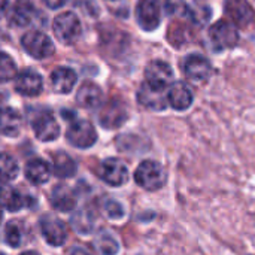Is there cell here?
I'll list each match as a JSON object with an SVG mask.
<instances>
[{
  "mask_svg": "<svg viewBox=\"0 0 255 255\" xmlns=\"http://www.w3.org/2000/svg\"><path fill=\"white\" fill-rule=\"evenodd\" d=\"M169 13L181 15L193 24L203 25L211 18V7L206 0H167Z\"/></svg>",
  "mask_w": 255,
  "mask_h": 255,
  "instance_id": "1",
  "label": "cell"
},
{
  "mask_svg": "<svg viewBox=\"0 0 255 255\" xmlns=\"http://www.w3.org/2000/svg\"><path fill=\"white\" fill-rule=\"evenodd\" d=\"M52 31L63 45H73L82 34V25L73 12H63L54 18Z\"/></svg>",
  "mask_w": 255,
  "mask_h": 255,
  "instance_id": "2",
  "label": "cell"
},
{
  "mask_svg": "<svg viewBox=\"0 0 255 255\" xmlns=\"http://www.w3.org/2000/svg\"><path fill=\"white\" fill-rule=\"evenodd\" d=\"M134 181L136 184L148 191L160 190L166 182V172L161 164L152 160L142 161L136 172H134Z\"/></svg>",
  "mask_w": 255,
  "mask_h": 255,
  "instance_id": "3",
  "label": "cell"
},
{
  "mask_svg": "<svg viewBox=\"0 0 255 255\" xmlns=\"http://www.w3.org/2000/svg\"><path fill=\"white\" fill-rule=\"evenodd\" d=\"M209 40H211V45L214 46L215 51L232 49L239 42L238 27L233 22L227 21V19H220V21H217L215 24L211 25V28H209Z\"/></svg>",
  "mask_w": 255,
  "mask_h": 255,
  "instance_id": "4",
  "label": "cell"
},
{
  "mask_svg": "<svg viewBox=\"0 0 255 255\" xmlns=\"http://www.w3.org/2000/svg\"><path fill=\"white\" fill-rule=\"evenodd\" d=\"M21 45L25 49V52L36 60H45V58L51 57L55 51L54 43L49 39V36H46L45 33L37 31V30L27 31L21 37Z\"/></svg>",
  "mask_w": 255,
  "mask_h": 255,
  "instance_id": "5",
  "label": "cell"
},
{
  "mask_svg": "<svg viewBox=\"0 0 255 255\" xmlns=\"http://www.w3.org/2000/svg\"><path fill=\"white\" fill-rule=\"evenodd\" d=\"M66 137L70 142V145H73L75 148L87 149L97 142V131L90 121L76 120L69 126L66 131Z\"/></svg>",
  "mask_w": 255,
  "mask_h": 255,
  "instance_id": "6",
  "label": "cell"
},
{
  "mask_svg": "<svg viewBox=\"0 0 255 255\" xmlns=\"http://www.w3.org/2000/svg\"><path fill=\"white\" fill-rule=\"evenodd\" d=\"M128 112L126 105L120 99H112L106 102L99 112V123L102 127L114 130L121 127L127 121Z\"/></svg>",
  "mask_w": 255,
  "mask_h": 255,
  "instance_id": "7",
  "label": "cell"
},
{
  "mask_svg": "<svg viewBox=\"0 0 255 255\" xmlns=\"http://www.w3.org/2000/svg\"><path fill=\"white\" fill-rule=\"evenodd\" d=\"M173 70L170 64L161 60H152L145 69V82L155 90L164 91L172 85Z\"/></svg>",
  "mask_w": 255,
  "mask_h": 255,
  "instance_id": "8",
  "label": "cell"
},
{
  "mask_svg": "<svg viewBox=\"0 0 255 255\" xmlns=\"http://www.w3.org/2000/svg\"><path fill=\"white\" fill-rule=\"evenodd\" d=\"M34 136L42 142H52L60 136V124L49 111H40L31 123Z\"/></svg>",
  "mask_w": 255,
  "mask_h": 255,
  "instance_id": "9",
  "label": "cell"
},
{
  "mask_svg": "<svg viewBox=\"0 0 255 255\" xmlns=\"http://www.w3.org/2000/svg\"><path fill=\"white\" fill-rule=\"evenodd\" d=\"M136 19L145 31H154L161 21V6L158 0H139L136 6Z\"/></svg>",
  "mask_w": 255,
  "mask_h": 255,
  "instance_id": "10",
  "label": "cell"
},
{
  "mask_svg": "<svg viewBox=\"0 0 255 255\" xmlns=\"http://www.w3.org/2000/svg\"><path fill=\"white\" fill-rule=\"evenodd\" d=\"M40 232L51 247H61L67 241V227L55 215H43L40 218Z\"/></svg>",
  "mask_w": 255,
  "mask_h": 255,
  "instance_id": "11",
  "label": "cell"
},
{
  "mask_svg": "<svg viewBox=\"0 0 255 255\" xmlns=\"http://www.w3.org/2000/svg\"><path fill=\"white\" fill-rule=\"evenodd\" d=\"M99 176L111 187H121L128 179V169L120 158H106L100 164Z\"/></svg>",
  "mask_w": 255,
  "mask_h": 255,
  "instance_id": "12",
  "label": "cell"
},
{
  "mask_svg": "<svg viewBox=\"0 0 255 255\" xmlns=\"http://www.w3.org/2000/svg\"><path fill=\"white\" fill-rule=\"evenodd\" d=\"M184 73L193 82H206L212 75V66L209 60L200 54H191L182 64Z\"/></svg>",
  "mask_w": 255,
  "mask_h": 255,
  "instance_id": "13",
  "label": "cell"
},
{
  "mask_svg": "<svg viewBox=\"0 0 255 255\" xmlns=\"http://www.w3.org/2000/svg\"><path fill=\"white\" fill-rule=\"evenodd\" d=\"M43 90L42 76L31 69H25L15 76V91L25 97H36Z\"/></svg>",
  "mask_w": 255,
  "mask_h": 255,
  "instance_id": "14",
  "label": "cell"
},
{
  "mask_svg": "<svg viewBox=\"0 0 255 255\" xmlns=\"http://www.w3.org/2000/svg\"><path fill=\"white\" fill-rule=\"evenodd\" d=\"M226 13L232 18V22L239 27H248L255 18L253 6L247 0H227Z\"/></svg>",
  "mask_w": 255,
  "mask_h": 255,
  "instance_id": "15",
  "label": "cell"
},
{
  "mask_svg": "<svg viewBox=\"0 0 255 255\" xmlns=\"http://www.w3.org/2000/svg\"><path fill=\"white\" fill-rule=\"evenodd\" d=\"M7 18L15 27H27L36 18V7L30 0H16L10 6Z\"/></svg>",
  "mask_w": 255,
  "mask_h": 255,
  "instance_id": "16",
  "label": "cell"
},
{
  "mask_svg": "<svg viewBox=\"0 0 255 255\" xmlns=\"http://www.w3.org/2000/svg\"><path fill=\"white\" fill-rule=\"evenodd\" d=\"M194 96L191 88L184 82H176L169 87L167 103L176 111H187L193 105Z\"/></svg>",
  "mask_w": 255,
  "mask_h": 255,
  "instance_id": "17",
  "label": "cell"
},
{
  "mask_svg": "<svg viewBox=\"0 0 255 255\" xmlns=\"http://www.w3.org/2000/svg\"><path fill=\"white\" fill-rule=\"evenodd\" d=\"M137 100L142 106L152 109V111H163L169 105L167 94H164V91L152 88L146 82H143L140 85V88L137 91Z\"/></svg>",
  "mask_w": 255,
  "mask_h": 255,
  "instance_id": "18",
  "label": "cell"
},
{
  "mask_svg": "<svg viewBox=\"0 0 255 255\" xmlns=\"http://www.w3.org/2000/svg\"><path fill=\"white\" fill-rule=\"evenodd\" d=\"M51 205L61 212H70L76 206V194L66 184H58L51 191Z\"/></svg>",
  "mask_w": 255,
  "mask_h": 255,
  "instance_id": "19",
  "label": "cell"
},
{
  "mask_svg": "<svg viewBox=\"0 0 255 255\" xmlns=\"http://www.w3.org/2000/svg\"><path fill=\"white\" fill-rule=\"evenodd\" d=\"M76 102L84 109H96L103 102V91L99 85L93 82H85L79 87L76 93Z\"/></svg>",
  "mask_w": 255,
  "mask_h": 255,
  "instance_id": "20",
  "label": "cell"
},
{
  "mask_svg": "<svg viewBox=\"0 0 255 255\" xmlns=\"http://www.w3.org/2000/svg\"><path fill=\"white\" fill-rule=\"evenodd\" d=\"M24 173H25V178L28 182H31L34 185H43L49 181L52 169L45 160L33 158L25 164Z\"/></svg>",
  "mask_w": 255,
  "mask_h": 255,
  "instance_id": "21",
  "label": "cell"
},
{
  "mask_svg": "<svg viewBox=\"0 0 255 255\" xmlns=\"http://www.w3.org/2000/svg\"><path fill=\"white\" fill-rule=\"evenodd\" d=\"M78 81V75L70 67H58L51 73V84L55 93L67 94L73 90Z\"/></svg>",
  "mask_w": 255,
  "mask_h": 255,
  "instance_id": "22",
  "label": "cell"
},
{
  "mask_svg": "<svg viewBox=\"0 0 255 255\" xmlns=\"http://www.w3.org/2000/svg\"><path fill=\"white\" fill-rule=\"evenodd\" d=\"M22 127L21 115L12 108L0 109V134L7 137H15L19 134Z\"/></svg>",
  "mask_w": 255,
  "mask_h": 255,
  "instance_id": "23",
  "label": "cell"
},
{
  "mask_svg": "<svg viewBox=\"0 0 255 255\" xmlns=\"http://www.w3.org/2000/svg\"><path fill=\"white\" fill-rule=\"evenodd\" d=\"M78 170L75 160L66 152H57L52 157V173L61 179L72 178Z\"/></svg>",
  "mask_w": 255,
  "mask_h": 255,
  "instance_id": "24",
  "label": "cell"
},
{
  "mask_svg": "<svg viewBox=\"0 0 255 255\" xmlns=\"http://www.w3.org/2000/svg\"><path fill=\"white\" fill-rule=\"evenodd\" d=\"M0 206L9 212H16L24 206V199L18 190L10 185H0Z\"/></svg>",
  "mask_w": 255,
  "mask_h": 255,
  "instance_id": "25",
  "label": "cell"
},
{
  "mask_svg": "<svg viewBox=\"0 0 255 255\" xmlns=\"http://www.w3.org/2000/svg\"><path fill=\"white\" fill-rule=\"evenodd\" d=\"M94 223H96V218L93 212L87 208L78 209L70 218V224L73 230H76L79 235H90L94 229Z\"/></svg>",
  "mask_w": 255,
  "mask_h": 255,
  "instance_id": "26",
  "label": "cell"
},
{
  "mask_svg": "<svg viewBox=\"0 0 255 255\" xmlns=\"http://www.w3.org/2000/svg\"><path fill=\"white\" fill-rule=\"evenodd\" d=\"M18 173H19V166L16 160L9 154L1 152L0 154V182L7 184L13 181L18 176Z\"/></svg>",
  "mask_w": 255,
  "mask_h": 255,
  "instance_id": "27",
  "label": "cell"
},
{
  "mask_svg": "<svg viewBox=\"0 0 255 255\" xmlns=\"http://www.w3.org/2000/svg\"><path fill=\"white\" fill-rule=\"evenodd\" d=\"M94 244H96V248L99 250V253L102 255H117L120 253V244L108 232L100 233L96 238Z\"/></svg>",
  "mask_w": 255,
  "mask_h": 255,
  "instance_id": "28",
  "label": "cell"
},
{
  "mask_svg": "<svg viewBox=\"0 0 255 255\" xmlns=\"http://www.w3.org/2000/svg\"><path fill=\"white\" fill-rule=\"evenodd\" d=\"M16 76V64L10 55L0 52V82L10 81Z\"/></svg>",
  "mask_w": 255,
  "mask_h": 255,
  "instance_id": "29",
  "label": "cell"
},
{
  "mask_svg": "<svg viewBox=\"0 0 255 255\" xmlns=\"http://www.w3.org/2000/svg\"><path fill=\"white\" fill-rule=\"evenodd\" d=\"M4 241L7 245L18 248L22 242V229L16 221H10L4 227Z\"/></svg>",
  "mask_w": 255,
  "mask_h": 255,
  "instance_id": "30",
  "label": "cell"
},
{
  "mask_svg": "<svg viewBox=\"0 0 255 255\" xmlns=\"http://www.w3.org/2000/svg\"><path fill=\"white\" fill-rule=\"evenodd\" d=\"M105 211H106L108 217L112 220H120L124 217V208L117 200H106L105 202Z\"/></svg>",
  "mask_w": 255,
  "mask_h": 255,
  "instance_id": "31",
  "label": "cell"
},
{
  "mask_svg": "<svg viewBox=\"0 0 255 255\" xmlns=\"http://www.w3.org/2000/svg\"><path fill=\"white\" fill-rule=\"evenodd\" d=\"M43 1L51 9H58V7H61V6H64L67 3V0H43Z\"/></svg>",
  "mask_w": 255,
  "mask_h": 255,
  "instance_id": "32",
  "label": "cell"
},
{
  "mask_svg": "<svg viewBox=\"0 0 255 255\" xmlns=\"http://www.w3.org/2000/svg\"><path fill=\"white\" fill-rule=\"evenodd\" d=\"M69 255H91L87 250H84V248H72L70 250V253H69Z\"/></svg>",
  "mask_w": 255,
  "mask_h": 255,
  "instance_id": "33",
  "label": "cell"
},
{
  "mask_svg": "<svg viewBox=\"0 0 255 255\" xmlns=\"http://www.w3.org/2000/svg\"><path fill=\"white\" fill-rule=\"evenodd\" d=\"M7 6H9V0H0V15L7 9Z\"/></svg>",
  "mask_w": 255,
  "mask_h": 255,
  "instance_id": "34",
  "label": "cell"
},
{
  "mask_svg": "<svg viewBox=\"0 0 255 255\" xmlns=\"http://www.w3.org/2000/svg\"><path fill=\"white\" fill-rule=\"evenodd\" d=\"M21 255H39L37 253H34V251H25V253H22Z\"/></svg>",
  "mask_w": 255,
  "mask_h": 255,
  "instance_id": "35",
  "label": "cell"
},
{
  "mask_svg": "<svg viewBox=\"0 0 255 255\" xmlns=\"http://www.w3.org/2000/svg\"><path fill=\"white\" fill-rule=\"evenodd\" d=\"M1 218H3V212H1V206H0V221H1Z\"/></svg>",
  "mask_w": 255,
  "mask_h": 255,
  "instance_id": "36",
  "label": "cell"
},
{
  "mask_svg": "<svg viewBox=\"0 0 255 255\" xmlns=\"http://www.w3.org/2000/svg\"><path fill=\"white\" fill-rule=\"evenodd\" d=\"M0 255H4V254H3V253H0Z\"/></svg>",
  "mask_w": 255,
  "mask_h": 255,
  "instance_id": "37",
  "label": "cell"
},
{
  "mask_svg": "<svg viewBox=\"0 0 255 255\" xmlns=\"http://www.w3.org/2000/svg\"><path fill=\"white\" fill-rule=\"evenodd\" d=\"M111 1H114V0H111Z\"/></svg>",
  "mask_w": 255,
  "mask_h": 255,
  "instance_id": "38",
  "label": "cell"
}]
</instances>
